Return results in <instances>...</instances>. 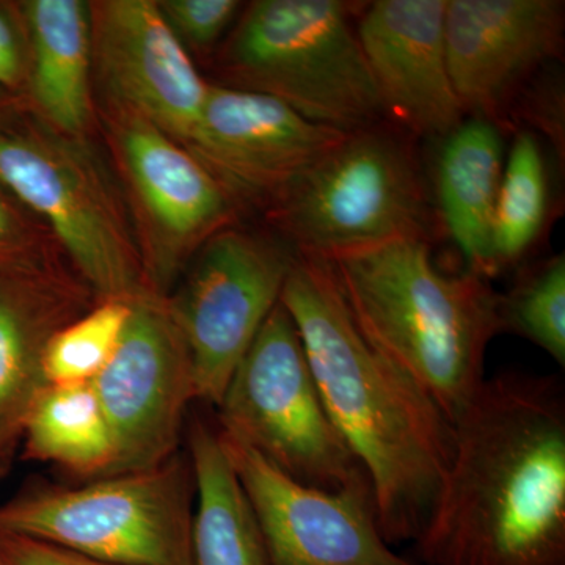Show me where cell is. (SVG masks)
<instances>
[{"mask_svg": "<svg viewBox=\"0 0 565 565\" xmlns=\"http://www.w3.org/2000/svg\"><path fill=\"white\" fill-rule=\"evenodd\" d=\"M446 0H375L355 24L385 120L444 140L467 118L449 76Z\"/></svg>", "mask_w": 565, "mask_h": 565, "instance_id": "15", "label": "cell"}, {"mask_svg": "<svg viewBox=\"0 0 565 565\" xmlns=\"http://www.w3.org/2000/svg\"><path fill=\"white\" fill-rule=\"evenodd\" d=\"M296 250L262 234L210 237L169 302L191 356L196 399L221 404L237 364L280 302Z\"/></svg>", "mask_w": 565, "mask_h": 565, "instance_id": "8", "label": "cell"}, {"mask_svg": "<svg viewBox=\"0 0 565 565\" xmlns=\"http://www.w3.org/2000/svg\"><path fill=\"white\" fill-rule=\"evenodd\" d=\"M25 455L79 475L109 473L114 444L109 424L90 384L50 385L22 423Z\"/></svg>", "mask_w": 565, "mask_h": 565, "instance_id": "21", "label": "cell"}, {"mask_svg": "<svg viewBox=\"0 0 565 565\" xmlns=\"http://www.w3.org/2000/svg\"><path fill=\"white\" fill-rule=\"evenodd\" d=\"M0 565H6V563H3L2 556H0Z\"/></svg>", "mask_w": 565, "mask_h": 565, "instance_id": "30", "label": "cell"}, {"mask_svg": "<svg viewBox=\"0 0 565 565\" xmlns=\"http://www.w3.org/2000/svg\"><path fill=\"white\" fill-rule=\"evenodd\" d=\"M0 181L50 223L104 300L147 292L114 203L76 151L43 137H0Z\"/></svg>", "mask_w": 565, "mask_h": 565, "instance_id": "10", "label": "cell"}, {"mask_svg": "<svg viewBox=\"0 0 565 565\" xmlns=\"http://www.w3.org/2000/svg\"><path fill=\"white\" fill-rule=\"evenodd\" d=\"M503 333L525 338L559 366L565 364V258L556 255L520 275L501 294Z\"/></svg>", "mask_w": 565, "mask_h": 565, "instance_id": "24", "label": "cell"}, {"mask_svg": "<svg viewBox=\"0 0 565 565\" xmlns=\"http://www.w3.org/2000/svg\"><path fill=\"white\" fill-rule=\"evenodd\" d=\"M21 68L20 47L9 20L0 11V84H11Z\"/></svg>", "mask_w": 565, "mask_h": 565, "instance_id": "28", "label": "cell"}, {"mask_svg": "<svg viewBox=\"0 0 565 565\" xmlns=\"http://www.w3.org/2000/svg\"><path fill=\"white\" fill-rule=\"evenodd\" d=\"M90 31L99 73L115 107L191 145L210 84L196 73L158 2L95 3Z\"/></svg>", "mask_w": 565, "mask_h": 565, "instance_id": "14", "label": "cell"}, {"mask_svg": "<svg viewBox=\"0 0 565 565\" xmlns=\"http://www.w3.org/2000/svg\"><path fill=\"white\" fill-rule=\"evenodd\" d=\"M115 134L134 189L169 243L185 250L222 232L232 196L191 151L128 110L117 109Z\"/></svg>", "mask_w": 565, "mask_h": 565, "instance_id": "16", "label": "cell"}, {"mask_svg": "<svg viewBox=\"0 0 565 565\" xmlns=\"http://www.w3.org/2000/svg\"><path fill=\"white\" fill-rule=\"evenodd\" d=\"M537 84L527 85V95L525 96L526 118L533 122L535 128L548 134L550 139L557 148L563 151L564 148V92L563 84L555 76H537Z\"/></svg>", "mask_w": 565, "mask_h": 565, "instance_id": "26", "label": "cell"}, {"mask_svg": "<svg viewBox=\"0 0 565 565\" xmlns=\"http://www.w3.org/2000/svg\"><path fill=\"white\" fill-rule=\"evenodd\" d=\"M33 43V96L63 134L79 136L90 118L92 31L77 0L25 3Z\"/></svg>", "mask_w": 565, "mask_h": 565, "instance_id": "19", "label": "cell"}, {"mask_svg": "<svg viewBox=\"0 0 565 565\" xmlns=\"http://www.w3.org/2000/svg\"><path fill=\"white\" fill-rule=\"evenodd\" d=\"M280 303L302 340L330 418L362 465L390 545L422 534L455 449V426L360 332L332 267L296 253Z\"/></svg>", "mask_w": 565, "mask_h": 565, "instance_id": "2", "label": "cell"}, {"mask_svg": "<svg viewBox=\"0 0 565 565\" xmlns=\"http://www.w3.org/2000/svg\"><path fill=\"white\" fill-rule=\"evenodd\" d=\"M90 385L114 444L107 476L150 470L177 456L196 392L188 345L167 300L148 291L131 300L117 351Z\"/></svg>", "mask_w": 565, "mask_h": 565, "instance_id": "9", "label": "cell"}, {"mask_svg": "<svg viewBox=\"0 0 565 565\" xmlns=\"http://www.w3.org/2000/svg\"><path fill=\"white\" fill-rule=\"evenodd\" d=\"M363 337L414 379L455 426L486 381L503 333L498 294L471 273L446 274L433 243L396 239L327 259Z\"/></svg>", "mask_w": 565, "mask_h": 565, "instance_id": "3", "label": "cell"}, {"mask_svg": "<svg viewBox=\"0 0 565 565\" xmlns=\"http://www.w3.org/2000/svg\"><path fill=\"white\" fill-rule=\"evenodd\" d=\"M423 565H565V393L504 371L455 422L444 484L415 542Z\"/></svg>", "mask_w": 565, "mask_h": 565, "instance_id": "1", "label": "cell"}, {"mask_svg": "<svg viewBox=\"0 0 565 565\" xmlns=\"http://www.w3.org/2000/svg\"><path fill=\"white\" fill-rule=\"evenodd\" d=\"M344 136L273 96L210 84L191 145L232 200L274 207Z\"/></svg>", "mask_w": 565, "mask_h": 565, "instance_id": "12", "label": "cell"}, {"mask_svg": "<svg viewBox=\"0 0 565 565\" xmlns=\"http://www.w3.org/2000/svg\"><path fill=\"white\" fill-rule=\"evenodd\" d=\"M221 63L230 87L273 96L327 128L349 134L385 120L351 7L340 0H256Z\"/></svg>", "mask_w": 565, "mask_h": 565, "instance_id": "5", "label": "cell"}, {"mask_svg": "<svg viewBox=\"0 0 565 565\" xmlns=\"http://www.w3.org/2000/svg\"><path fill=\"white\" fill-rule=\"evenodd\" d=\"M17 239L18 226L17 222H14L13 212L10 211V207L7 206V203L0 196V256L11 250L10 245L17 243Z\"/></svg>", "mask_w": 565, "mask_h": 565, "instance_id": "29", "label": "cell"}, {"mask_svg": "<svg viewBox=\"0 0 565 565\" xmlns=\"http://www.w3.org/2000/svg\"><path fill=\"white\" fill-rule=\"evenodd\" d=\"M70 305L58 288L41 282H0V448L21 433L46 386L43 353L66 323Z\"/></svg>", "mask_w": 565, "mask_h": 565, "instance_id": "20", "label": "cell"}, {"mask_svg": "<svg viewBox=\"0 0 565 565\" xmlns=\"http://www.w3.org/2000/svg\"><path fill=\"white\" fill-rule=\"evenodd\" d=\"M414 139L386 120L345 134L273 207L294 250L329 259L396 239L433 243L437 211Z\"/></svg>", "mask_w": 565, "mask_h": 565, "instance_id": "4", "label": "cell"}, {"mask_svg": "<svg viewBox=\"0 0 565 565\" xmlns=\"http://www.w3.org/2000/svg\"><path fill=\"white\" fill-rule=\"evenodd\" d=\"M129 315L131 302L104 300L92 313L61 327L44 348L46 384H90L117 351Z\"/></svg>", "mask_w": 565, "mask_h": 565, "instance_id": "23", "label": "cell"}, {"mask_svg": "<svg viewBox=\"0 0 565 565\" xmlns=\"http://www.w3.org/2000/svg\"><path fill=\"white\" fill-rule=\"evenodd\" d=\"M218 433L250 446L289 478L316 489H371L323 404L296 323L280 302L237 364Z\"/></svg>", "mask_w": 565, "mask_h": 565, "instance_id": "7", "label": "cell"}, {"mask_svg": "<svg viewBox=\"0 0 565 565\" xmlns=\"http://www.w3.org/2000/svg\"><path fill=\"white\" fill-rule=\"evenodd\" d=\"M548 177L537 137L519 131L512 141L494 207L492 253L497 275L522 262L545 225Z\"/></svg>", "mask_w": 565, "mask_h": 565, "instance_id": "22", "label": "cell"}, {"mask_svg": "<svg viewBox=\"0 0 565 565\" xmlns=\"http://www.w3.org/2000/svg\"><path fill=\"white\" fill-rule=\"evenodd\" d=\"M559 0H446L449 76L467 117L501 129L539 70L564 46Z\"/></svg>", "mask_w": 565, "mask_h": 565, "instance_id": "13", "label": "cell"}, {"mask_svg": "<svg viewBox=\"0 0 565 565\" xmlns=\"http://www.w3.org/2000/svg\"><path fill=\"white\" fill-rule=\"evenodd\" d=\"M217 434L262 531L269 565H423L385 541L373 490L305 486L250 446Z\"/></svg>", "mask_w": 565, "mask_h": 565, "instance_id": "11", "label": "cell"}, {"mask_svg": "<svg viewBox=\"0 0 565 565\" xmlns=\"http://www.w3.org/2000/svg\"><path fill=\"white\" fill-rule=\"evenodd\" d=\"M191 462L174 456L79 489H36L0 505V534L118 565H192Z\"/></svg>", "mask_w": 565, "mask_h": 565, "instance_id": "6", "label": "cell"}, {"mask_svg": "<svg viewBox=\"0 0 565 565\" xmlns=\"http://www.w3.org/2000/svg\"><path fill=\"white\" fill-rule=\"evenodd\" d=\"M163 20L177 39L206 50L217 43L236 20L241 2L236 0H162L158 2Z\"/></svg>", "mask_w": 565, "mask_h": 565, "instance_id": "25", "label": "cell"}, {"mask_svg": "<svg viewBox=\"0 0 565 565\" xmlns=\"http://www.w3.org/2000/svg\"><path fill=\"white\" fill-rule=\"evenodd\" d=\"M493 122L465 118L444 139L435 167V211L467 263V273L497 275L492 236L503 177V136Z\"/></svg>", "mask_w": 565, "mask_h": 565, "instance_id": "17", "label": "cell"}, {"mask_svg": "<svg viewBox=\"0 0 565 565\" xmlns=\"http://www.w3.org/2000/svg\"><path fill=\"white\" fill-rule=\"evenodd\" d=\"M189 452L196 498L192 565H269L262 531L217 430L193 423Z\"/></svg>", "mask_w": 565, "mask_h": 565, "instance_id": "18", "label": "cell"}, {"mask_svg": "<svg viewBox=\"0 0 565 565\" xmlns=\"http://www.w3.org/2000/svg\"><path fill=\"white\" fill-rule=\"evenodd\" d=\"M0 556L6 565H118L21 535L0 534Z\"/></svg>", "mask_w": 565, "mask_h": 565, "instance_id": "27", "label": "cell"}]
</instances>
